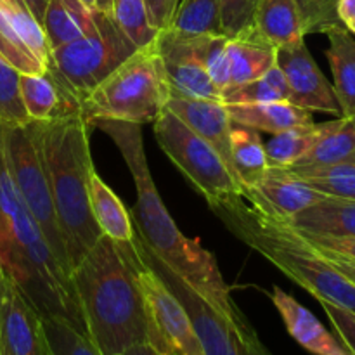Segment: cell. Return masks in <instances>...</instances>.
<instances>
[{
    "mask_svg": "<svg viewBox=\"0 0 355 355\" xmlns=\"http://www.w3.org/2000/svg\"><path fill=\"white\" fill-rule=\"evenodd\" d=\"M336 14L338 19L347 30H352L355 26V0H338L336 2Z\"/></svg>",
    "mask_w": 355,
    "mask_h": 355,
    "instance_id": "43",
    "label": "cell"
},
{
    "mask_svg": "<svg viewBox=\"0 0 355 355\" xmlns=\"http://www.w3.org/2000/svg\"><path fill=\"white\" fill-rule=\"evenodd\" d=\"M0 120L9 123H30L19 97V73L0 58Z\"/></svg>",
    "mask_w": 355,
    "mask_h": 355,
    "instance_id": "36",
    "label": "cell"
},
{
    "mask_svg": "<svg viewBox=\"0 0 355 355\" xmlns=\"http://www.w3.org/2000/svg\"><path fill=\"white\" fill-rule=\"evenodd\" d=\"M260 0H220V28L229 38L255 31V14Z\"/></svg>",
    "mask_w": 355,
    "mask_h": 355,
    "instance_id": "37",
    "label": "cell"
},
{
    "mask_svg": "<svg viewBox=\"0 0 355 355\" xmlns=\"http://www.w3.org/2000/svg\"><path fill=\"white\" fill-rule=\"evenodd\" d=\"M111 17L137 49L151 47L159 31L149 24L144 0H111Z\"/></svg>",
    "mask_w": 355,
    "mask_h": 355,
    "instance_id": "32",
    "label": "cell"
},
{
    "mask_svg": "<svg viewBox=\"0 0 355 355\" xmlns=\"http://www.w3.org/2000/svg\"><path fill=\"white\" fill-rule=\"evenodd\" d=\"M0 144H2L10 175L28 211L40 227L55 259L71 274L68 253H66L61 229L55 217L47 173H45L40 151L35 142L31 121L26 125H17L0 120Z\"/></svg>",
    "mask_w": 355,
    "mask_h": 355,
    "instance_id": "10",
    "label": "cell"
},
{
    "mask_svg": "<svg viewBox=\"0 0 355 355\" xmlns=\"http://www.w3.org/2000/svg\"><path fill=\"white\" fill-rule=\"evenodd\" d=\"M283 170L324 196L355 200V155L329 165L288 166Z\"/></svg>",
    "mask_w": 355,
    "mask_h": 355,
    "instance_id": "27",
    "label": "cell"
},
{
    "mask_svg": "<svg viewBox=\"0 0 355 355\" xmlns=\"http://www.w3.org/2000/svg\"><path fill=\"white\" fill-rule=\"evenodd\" d=\"M137 51L111 14L96 9L94 26L83 37L51 51L47 69L80 103Z\"/></svg>",
    "mask_w": 355,
    "mask_h": 355,
    "instance_id": "8",
    "label": "cell"
},
{
    "mask_svg": "<svg viewBox=\"0 0 355 355\" xmlns=\"http://www.w3.org/2000/svg\"><path fill=\"white\" fill-rule=\"evenodd\" d=\"M49 355H104L89 335L62 319H42Z\"/></svg>",
    "mask_w": 355,
    "mask_h": 355,
    "instance_id": "33",
    "label": "cell"
},
{
    "mask_svg": "<svg viewBox=\"0 0 355 355\" xmlns=\"http://www.w3.org/2000/svg\"><path fill=\"white\" fill-rule=\"evenodd\" d=\"M149 318V343L165 355H203L186 309L130 243Z\"/></svg>",
    "mask_w": 355,
    "mask_h": 355,
    "instance_id": "11",
    "label": "cell"
},
{
    "mask_svg": "<svg viewBox=\"0 0 355 355\" xmlns=\"http://www.w3.org/2000/svg\"><path fill=\"white\" fill-rule=\"evenodd\" d=\"M312 248H314L318 253H321V255L324 257V259L328 260V262L331 263V266L335 267V269L338 270L342 276H345L350 283L355 284V260L345 259V257H340V255H336V253L326 252V250L315 248V246H312Z\"/></svg>",
    "mask_w": 355,
    "mask_h": 355,
    "instance_id": "42",
    "label": "cell"
},
{
    "mask_svg": "<svg viewBox=\"0 0 355 355\" xmlns=\"http://www.w3.org/2000/svg\"><path fill=\"white\" fill-rule=\"evenodd\" d=\"M0 263L42 319H62L87 333L71 274L55 259L28 211L0 144Z\"/></svg>",
    "mask_w": 355,
    "mask_h": 355,
    "instance_id": "3",
    "label": "cell"
},
{
    "mask_svg": "<svg viewBox=\"0 0 355 355\" xmlns=\"http://www.w3.org/2000/svg\"><path fill=\"white\" fill-rule=\"evenodd\" d=\"M232 123L255 128L259 132L279 134L314 121L311 111L295 106L290 101L253 104H225Z\"/></svg>",
    "mask_w": 355,
    "mask_h": 355,
    "instance_id": "20",
    "label": "cell"
},
{
    "mask_svg": "<svg viewBox=\"0 0 355 355\" xmlns=\"http://www.w3.org/2000/svg\"><path fill=\"white\" fill-rule=\"evenodd\" d=\"M272 304L279 312L291 338L307 352L314 355H350L343 343L333 336L309 309H305L279 286H274Z\"/></svg>",
    "mask_w": 355,
    "mask_h": 355,
    "instance_id": "17",
    "label": "cell"
},
{
    "mask_svg": "<svg viewBox=\"0 0 355 355\" xmlns=\"http://www.w3.org/2000/svg\"><path fill=\"white\" fill-rule=\"evenodd\" d=\"M31 128L73 270L101 238L89 200V179L94 170L90 125L80 114H73L49 121H31Z\"/></svg>",
    "mask_w": 355,
    "mask_h": 355,
    "instance_id": "4",
    "label": "cell"
},
{
    "mask_svg": "<svg viewBox=\"0 0 355 355\" xmlns=\"http://www.w3.org/2000/svg\"><path fill=\"white\" fill-rule=\"evenodd\" d=\"M89 200L94 220L101 234L118 243H130L135 236L134 222L120 198L104 182L97 173L96 166L90 172Z\"/></svg>",
    "mask_w": 355,
    "mask_h": 355,
    "instance_id": "24",
    "label": "cell"
},
{
    "mask_svg": "<svg viewBox=\"0 0 355 355\" xmlns=\"http://www.w3.org/2000/svg\"><path fill=\"white\" fill-rule=\"evenodd\" d=\"M355 155V116H342L333 128L307 156L291 166H319L336 163Z\"/></svg>",
    "mask_w": 355,
    "mask_h": 355,
    "instance_id": "31",
    "label": "cell"
},
{
    "mask_svg": "<svg viewBox=\"0 0 355 355\" xmlns=\"http://www.w3.org/2000/svg\"><path fill=\"white\" fill-rule=\"evenodd\" d=\"M224 104H253V103H276L290 101V89L279 66H274L252 82L241 85L227 87L220 92Z\"/></svg>",
    "mask_w": 355,
    "mask_h": 355,
    "instance_id": "29",
    "label": "cell"
},
{
    "mask_svg": "<svg viewBox=\"0 0 355 355\" xmlns=\"http://www.w3.org/2000/svg\"><path fill=\"white\" fill-rule=\"evenodd\" d=\"M19 97L31 121L80 114V103L58 82L51 69L37 75H19Z\"/></svg>",
    "mask_w": 355,
    "mask_h": 355,
    "instance_id": "18",
    "label": "cell"
},
{
    "mask_svg": "<svg viewBox=\"0 0 355 355\" xmlns=\"http://www.w3.org/2000/svg\"><path fill=\"white\" fill-rule=\"evenodd\" d=\"M340 118L324 121V123L312 121L309 125H300V127H293L290 130L274 134V137L266 144L269 166L288 168V166L300 162L319 144V141H322L333 128H336V125L340 123Z\"/></svg>",
    "mask_w": 355,
    "mask_h": 355,
    "instance_id": "25",
    "label": "cell"
},
{
    "mask_svg": "<svg viewBox=\"0 0 355 355\" xmlns=\"http://www.w3.org/2000/svg\"><path fill=\"white\" fill-rule=\"evenodd\" d=\"M149 24L156 31L172 26L180 0H144Z\"/></svg>",
    "mask_w": 355,
    "mask_h": 355,
    "instance_id": "41",
    "label": "cell"
},
{
    "mask_svg": "<svg viewBox=\"0 0 355 355\" xmlns=\"http://www.w3.org/2000/svg\"><path fill=\"white\" fill-rule=\"evenodd\" d=\"M0 58L19 75H37L47 71V66L21 40L12 23L0 6Z\"/></svg>",
    "mask_w": 355,
    "mask_h": 355,
    "instance_id": "34",
    "label": "cell"
},
{
    "mask_svg": "<svg viewBox=\"0 0 355 355\" xmlns=\"http://www.w3.org/2000/svg\"><path fill=\"white\" fill-rule=\"evenodd\" d=\"M0 355H49L42 315L0 263Z\"/></svg>",
    "mask_w": 355,
    "mask_h": 355,
    "instance_id": "13",
    "label": "cell"
},
{
    "mask_svg": "<svg viewBox=\"0 0 355 355\" xmlns=\"http://www.w3.org/2000/svg\"><path fill=\"white\" fill-rule=\"evenodd\" d=\"M165 107L179 116L201 139H205L220 155L232 175L238 179L231 155V130L234 123L222 101L170 96Z\"/></svg>",
    "mask_w": 355,
    "mask_h": 355,
    "instance_id": "16",
    "label": "cell"
},
{
    "mask_svg": "<svg viewBox=\"0 0 355 355\" xmlns=\"http://www.w3.org/2000/svg\"><path fill=\"white\" fill-rule=\"evenodd\" d=\"M94 26V10L80 0H49L42 28L51 51L83 37Z\"/></svg>",
    "mask_w": 355,
    "mask_h": 355,
    "instance_id": "26",
    "label": "cell"
},
{
    "mask_svg": "<svg viewBox=\"0 0 355 355\" xmlns=\"http://www.w3.org/2000/svg\"><path fill=\"white\" fill-rule=\"evenodd\" d=\"M319 304L335 328L340 342L349 350L350 355H355V312L329 304V302H319Z\"/></svg>",
    "mask_w": 355,
    "mask_h": 355,
    "instance_id": "39",
    "label": "cell"
},
{
    "mask_svg": "<svg viewBox=\"0 0 355 355\" xmlns=\"http://www.w3.org/2000/svg\"><path fill=\"white\" fill-rule=\"evenodd\" d=\"M336 2L338 0H297L305 35L326 33L342 24L336 14Z\"/></svg>",
    "mask_w": 355,
    "mask_h": 355,
    "instance_id": "38",
    "label": "cell"
},
{
    "mask_svg": "<svg viewBox=\"0 0 355 355\" xmlns=\"http://www.w3.org/2000/svg\"><path fill=\"white\" fill-rule=\"evenodd\" d=\"M168 85L155 45L139 49L80 101V116L96 120L149 123L163 113Z\"/></svg>",
    "mask_w": 355,
    "mask_h": 355,
    "instance_id": "6",
    "label": "cell"
},
{
    "mask_svg": "<svg viewBox=\"0 0 355 355\" xmlns=\"http://www.w3.org/2000/svg\"><path fill=\"white\" fill-rule=\"evenodd\" d=\"M80 2H82L83 6H85L87 9H90V10L97 9V0H80Z\"/></svg>",
    "mask_w": 355,
    "mask_h": 355,
    "instance_id": "47",
    "label": "cell"
},
{
    "mask_svg": "<svg viewBox=\"0 0 355 355\" xmlns=\"http://www.w3.org/2000/svg\"><path fill=\"white\" fill-rule=\"evenodd\" d=\"M298 234H300L309 245L315 246V248L326 250V252H331L340 257H345V259L355 260V236L335 238V236H312L302 234V232H298Z\"/></svg>",
    "mask_w": 355,
    "mask_h": 355,
    "instance_id": "40",
    "label": "cell"
},
{
    "mask_svg": "<svg viewBox=\"0 0 355 355\" xmlns=\"http://www.w3.org/2000/svg\"><path fill=\"white\" fill-rule=\"evenodd\" d=\"M227 55L229 68H231L229 87H234L252 82L274 68L277 49L263 40L255 30L241 37L229 38Z\"/></svg>",
    "mask_w": 355,
    "mask_h": 355,
    "instance_id": "23",
    "label": "cell"
},
{
    "mask_svg": "<svg viewBox=\"0 0 355 355\" xmlns=\"http://www.w3.org/2000/svg\"><path fill=\"white\" fill-rule=\"evenodd\" d=\"M97 9L104 10V12H110L111 0H97Z\"/></svg>",
    "mask_w": 355,
    "mask_h": 355,
    "instance_id": "46",
    "label": "cell"
},
{
    "mask_svg": "<svg viewBox=\"0 0 355 355\" xmlns=\"http://www.w3.org/2000/svg\"><path fill=\"white\" fill-rule=\"evenodd\" d=\"M90 127H97L110 135L130 170L137 191V201L132 211L137 225L135 234L149 252L218 307L229 311L238 309L215 257L201 246L200 239L186 238L166 210L149 170L141 125L96 120Z\"/></svg>",
    "mask_w": 355,
    "mask_h": 355,
    "instance_id": "1",
    "label": "cell"
},
{
    "mask_svg": "<svg viewBox=\"0 0 355 355\" xmlns=\"http://www.w3.org/2000/svg\"><path fill=\"white\" fill-rule=\"evenodd\" d=\"M229 37L225 35H196V49L205 69L210 75L211 82L218 90L229 87V55H227Z\"/></svg>",
    "mask_w": 355,
    "mask_h": 355,
    "instance_id": "35",
    "label": "cell"
},
{
    "mask_svg": "<svg viewBox=\"0 0 355 355\" xmlns=\"http://www.w3.org/2000/svg\"><path fill=\"white\" fill-rule=\"evenodd\" d=\"M276 64L286 78L290 103L311 113L318 111V113L333 114L336 118L342 116L333 85L322 75L305 42L291 47L277 49Z\"/></svg>",
    "mask_w": 355,
    "mask_h": 355,
    "instance_id": "14",
    "label": "cell"
},
{
    "mask_svg": "<svg viewBox=\"0 0 355 355\" xmlns=\"http://www.w3.org/2000/svg\"><path fill=\"white\" fill-rule=\"evenodd\" d=\"M350 33H354V35H355V26L352 28V30H350Z\"/></svg>",
    "mask_w": 355,
    "mask_h": 355,
    "instance_id": "49",
    "label": "cell"
},
{
    "mask_svg": "<svg viewBox=\"0 0 355 355\" xmlns=\"http://www.w3.org/2000/svg\"><path fill=\"white\" fill-rule=\"evenodd\" d=\"M130 243L101 234L71 270L87 333L104 355L149 342V318Z\"/></svg>",
    "mask_w": 355,
    "mask_h": 355,
    "instance_id": "2",
    "label": "cell"
},
{
    "mask_svg": "<svg viewBox=\"0 0 355 355\" xmlns=\"http://www.w3.org/2000/svg\"><path fill=\"white\" fill-rule=\"evenodd\" d=\"M241 196L259 211L283 222L328 198L302 180L295 179L286 170L274 166H269L257 182L245 187Z\"/></svg>",
    "mask_w": 355,
    "mask_h": 355,
    "instance_id": "15",
    "label": "cell"
},
{
    "mask_svg": "<svg viewBox=\"0 0 355 355\" xmlns=\"http://www.w3.org/2000/svg\"><path fill=\"white\" fill-rule=\"evenodd\" d=\"M290 227L312 236H355V200L324 198L286 220Z\"/></svg>",
    "mask_w": 355,
    "mask_h": 355,
    "instance_id": "19",
    "label": "cell"
},
{
    "mask_svg": "<svg viewBox=\"0 0 355 355\" xmlns=\"http://www.w3.org/2000/svg\"><path fill=\"white\" fill-rule=\"evenodd\" d=\"M2 2L10 3V6H16V7H24V9H26V6L23 3V0H2ZM28 12H30V10H28Z\"/></svg>",
    "mask_w": 355,
    "mask_h": 355,
    "instance_id": "48",
    "label": "cell"
},
{
    "mask_svg": "<svg viewBox=\"0 0 355 355\" xmlns=\"http://www.w3.org/2000/svg\"><path fill=\"white\" fill-rule=\"evenodd\" d=\"M116 355H165L159 352L155 345H151L149 342H142V343H134V345L127 347L125 350H121L120 354Z\"/></svg>",
    "mask_w": 355,
    "mask_h": 355,
    "instance_id": "44",
    "label": "cell"
},
{
    "mask_svg": "<svg viewBox=\"0 0 355 355\" xmlns=\"http://www.w3.org/2000/svg\"><path fill=\"white\" fill-rule=\"evenodd\" d=\"M134 246L186 309L203 355H270L241 309L218 307L153 255L137 234Z\"/></svg>",
    "mask_w": 355,
    "mask_h": 355,
    "instance_id": "7",
    "label": "cell"
},
{
    "mask_svg": "<svg viewBox=\"0 0 355 355\" xmlns=\"http://www.w3.org/2000/svg\"><path fill=\"white\" fill-rule=\"evenodd\" d=\"M211 211L232 236L269 260L312 297L355 312V284L286 222L262 214L243 196L211 207Z\"/></svg>",
    "mask_w": 355,
    "mask_h": 355,
    "instance_id": "5",
    "label": "cell"
},
{
    "mask_svg": "<svg viewBox=\"0 0 355 355\" xmlns=\"http://www.w3.org/2000/svg\"><path fill=\"white\" fill-rule=\"evenodd\" d=\"M153 45L162 61L168 97L220 101V90L214 85L198 55L196 37L166 28L159 31Z\"/></svg>",
    "mask_w": 355,
    "mask_h": 355,
    "instance_id": "12",
    "label": "cell"
},
{
    "mask_svg": "<svg viewBox=\"0 0 355 355\" xmlns=\"http://www.w3.org/2000/svg\"><path fill=\"white\" fill-rule=\"evenodd\" d=\"M255 30L276 49L305 42L297 0H260L255 14Z\"/></svg>",
    "mask_w": 355,
    "mask_h": 355,
    "instance_id": "22",
    "label": "cell"
},
{
    "mask_svg": "<svg viewBox=\"0 0 355 355\" xmlns=\"http://www.w3.org/2000/svg\"><path fill=\"white\" fill-rule=\"evenodd\" d=\"M23 3L26 6V9L30 10L31 16L38 21V24L44 23L45 9L49 6V0H23Z\"/></svg>",
    "mask_w": 355,
    "mask_h": 355,
    "instance_id": "45",
    "label": "cell"
},
{
    "mask_svg": "<svg viewBox=\"0 0 355 355\" xmlns=\"http://www.w3.org/2000/svg\"><path fill=\"white\" fill-rule=\"evenodd\" d=\"M153 125L162 151L207 200L208 207H217L241 196V184L232 175L220 155L179 116L165 107Z\"/></svg>",
    "mask_w": 355,
    "mask_h": 355,
    "instance_id": "9",
    "label": "cell"
},
{
    "mask_svg": "<svg viewBox=\"0 0 355 355\" xmlns=\"http://www.w3.org/2000/svg\"><path fill=\"white\" fill-rule=\"evenodd\" d=\"M329 47L326 58L333 73V90L342 116H355V35L343 24L326 31Z\"/></svg>",
    "mask_w": 355,
    "mask_h": 355,
    "instance_id": "21",
    "label": "cell"
},
{
    "mask_svg": "<svg viewBox=\"0 0 355 355\" xmlns=\"http://www.w3.org/2000/svg\"><path fill=\"white\" fill-rule=\"evenodd\" d=\"M231 155L232 166L243 189L257 182L269 170L266 146L260 137V132L255 128L232 125Z\"/></svg>",
    "mask_w": 355,
    "mask_h": 355,
    "instance_id": "28",
    "label": "cell"
},
{
    "mask_svg": "<svg viewBox=\"0 0 355 355\" xmlns=\"http://www.w3.org/2000/svg\"><path fill=\"white\" fill-rule=\"evenodd\" d=\"M184 35H224L220 28V0H180L172 26Z\"/></svg>",
    "mask_w": 355,
    "mask_h": 355,
    "instance_id": "30",
    "label": "cell"
}]
</instances>
